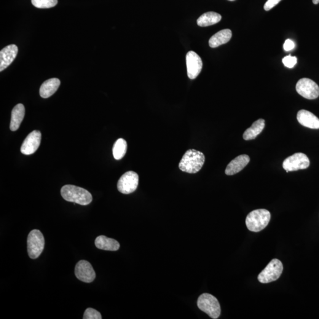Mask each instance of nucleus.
Returning <instances> with one entry per match:
<instances>
[{
  "label": "nucleus",
  "mask_w": 319,
  "mask_h": 319,
  "mask_svg": "<svg viewBox=\"0 0 319 319\" xmlns=\"http://www.w3.org/2000/svg\"><path fill=\"white\" fill-rule=\"evenodd\" d=\"M205 155L196 150H189L182 157L179 163L180 169L184 172L194 174L199 171L204 165Z\"/></svg>",
  "instance_id": "obj_1"
},
{
  "label": "nucleus",
  "mask_w": 319,
  "mask_h": 319,
  "mask_svg": "<svg viewBox=\"0 0 319 319\" xmlns=\"http://www.w3.org/2000/svg\"><path fill=\"white\" fill-rule=\"evenodd\" d=\"M249 161H250V158L248 155H239L229 163L225 170V174L227 175L232 176L239 173L247 166Z\"/></svg>",
  "instance_id": "obj_14"
},
{
  "label": "nucleus",
  "mask_w": 319,
  "mask_h": 319,
  "mask_svg": "<svg viewBox=\"0 0 319 319\" xmlns=\"http://www.w3.org/2000/svg\"><path fill=\"white\" fill-rule=\"evenodd\" d=\"M297 93L308 100H315L319 96V87L316 82L309 78H302L297 82Z\"/></svg>",
  "instance_id": "obj_9"
},
{
  "label": "nucleus",
  "mask_w": 319,
  "mask_h": 319,
  "mask_svg": "<svg viewBox=\"0 0 319 319\" xmlns=\"http://www.w3.org/2000/svg\"><path fill=\"white\" fill-rule=\"evenodd\" d=\"M232 37V31L229 29H224L218 32L211 37L209 41L211 47L215 48L219 46L227 44Z\"/></svg>",
  "instance_id": "obj_19"
},
{
  "label": "nucleus",
  "mask_w": 319,
  "mask_h": 319,
  "mask_svg": "<svg viewBox=\"0 0 319 319\" xmlns=\"http://www.w3.org/2000/svg\"><path fill=\"white\" fill-rule=\"evenodd\" d=\"M197 304L199 309L211 318L218 319L221 315V306L218 300L212 294L204 293L200 295Z\"/></svg>",
  "instance_id": "obj_4"
},
{
  "label": "nucleus",
  "mask_w": 319,
  "mask_h": 319,
  "mask_svg": "<svg viewBox=\"0 0 319 319\" xmlns=\"http://www.w3.org/2000/svg\"><path fill=\"white\" fill-rule=\"evenodd\" d=\"M31 3L39 9H49L57 5L58 0H31Z\"/></svg>",
  "instance_id": "obj_23"
},
{
  "label": "nucleus",
  "mask_w": 319,
  "mask_h": 319,
  "mask_svg": "<svg viewBox=\"0 0 319 319\" xmlns=\"http://www.w3.org/2000/svg\"><path fill=\"white\" fill-rule=\"evenodd\" d=\"M222 19V16L218 13L210 12L204 13L200 16L197 20L198 26L207 27L218 23Z\"/></svg>",
  "instance_id": "obj_21"
},
{
  "label": "nucleus",
  "mask_w": 319,
  "mask_h": 319,
  "mask_svg": "<svg viewBox=\"0 0 319 319\" xmlns=\"http://www.w3.org/2000/svg\"><path fill=\"white\" fill-rule=\"evenodd\" d=\"M297 119L300 124L304 127L311 129H319V119L307 110H300L297 113Z\"/></svg>",
  "instance_id": "obj_15"
},
{
  "label": "nucleus",
  "mask_w": 319,
  "mask_h": 319,
  "mask_svg": "<svg viewBox=\"0 0 319 319\" xmlns=\"http://www.w3.org/2000/svg\"><path fill=\"white\" fill-rule=\"evenodd\" d=\"M127 143L124 139L120 138L115 141L112 149L114 159L117 160L122 159L127 152Z\"/></svg>",
  "instance_id": "obj_22"
},
{
  "label": "nucleus",
  "mask_w": 319,
  "mask_h": 319,
  "mask_svg": "<svg viewBox=\"0 0 319 319\" xmlns=\"http://www.w3.org/2000/svg\"><path fill=\"white\" fill-rule=\"evenodd\" d=\"M25 115V106L18 104L15 106L12 112V119L10 122V130L12 131L17 130L22 122Z\"/></svg>",
  "instance_id": "obj_17"
},
{
  "label": "nucleus",
  "mask_w": 319,
  "mask_h": 319,
  "mask_svg": "<svg viewBox=\"0 0 319 319\" xmlns=\"http://www.w3.org/2000/svg\"><path fill=\"white\" fill-rule=\"evenodd\" d=\"M229 1H235V0H229Z\"/></svg>",
  "instance_id": "obj_29"
},
{
  "label": "nucleus",
  "mask_w": 319,
  "mask_h": 319,
  "mask_svg": "<svg viewBox=\"0 0 319 319\" xmlns=\"http://www.w3.org/2000/svg\"><path fill=\"white\" fill-rule=\"evenodd\" d=\"M101 313L92 308H88L84 313V319H101Z\"/></svg>",
  "instance_id": "obj_24"
},
{
  "label": "nucleus",
  "mask_w": 319,
  "mask_h": 319,
  "mask_svg": "<svg viewBox=\"0 0 319 319\" xmlns=\"http://www.w3.org/2000/svg\"><path fill=\"white\" fill-rule=\"evenodd\" d=\"M139 177L135 171H127L118 182L117 188L122 194L128 195L136 191L137 188Z\"/></svg>",
  "instance_id": "obj_8"
},
{
  "label": "nucleus",
  "mask_w": 319,
  "mask_h": 319,
  "mask_svg": "<svg viewBox=\"0 0 319 319\" xmlns=\"http://www.w3.org/2000/svg\"><path fill=\"white\" fill-rule=\"evenodd\" d=\"M75 273L77 279L84 283H92L96 277L92 265L85 260L77 262L75 267Z\"/></svg>",
  "instance_id": "obj_10"
},
{
  "label": "nucleus",
  "mask_w": 319,
  "mask_h": 319,
  "mask_svg": "<svg viewBox=\"0 0 319 319\" xmlns=\"http://www.w3.org/2000/svg\"><path fill=\"white\" fill-rule=\"evenodd\" d=\"M61 197L68 202L77 203L80 205H88L92 201L91 193L82 187L67 184L61 189Z\"/></svg>",
  "instance_id": "obj_2"
},
{
  "label": "nucleus",
  "mask_w": 319,
  "mask_h": 319,
  "mask_svg": "<svg viewBox=\"0 0 319 319\" xmlns=\"http://www.w3.org/2000/svg\"><path fill=\"white\" fill-rule=\"evenodd\" d=\"M45 238L39 230L34 229L29 233L28 238V251L29 257L36 259L45 247Z\"/></svg>",
  "instance_id": "obj_6"
},
{
  "label": "nucleus",
  "mask_w": 319,
  "mask_h": 319,
  "mask_svg": "<svg viewBox=\"0 0 319 319\" xmlns=\"http://www.w3.org/2000/svg\"><path fill=\"white\" fill-rule=\"evenodd\" d=\"M42 135L39 131L34 130L27 137L21 147V152L25 155L34 153L41 143Z\"/></svg>",
  "instance_id": "obj_12"
},
{
  "label": "nucleus",
  "mask_w": 319,
  "mask_h": 319,
  "mask_svg": "<svg viewBox=\"0 0 319 319\" xmlns=\"http://www.w3.org/2000/svg\"><path fill=\"white\" fill-rule=\"evenodd\" d=\"M96 247L103 250L116 251L119 250L120 245L117 241L104 235L99 236L95 241Z\"/></svg>",
  "instance_id": "obj_18"
},
{
  "label": "nucleus",
  "mask_w": 319,
  "mask_h": 319,
  "mask_svg": "<svg viewBox=\"0 0 319 319\" xmlns=\"http://www.w3.org/2000/svg\"><path fill=\"white\" fill-rule=\"evenodd\" d=\"M271 214L269 211L260 209L252 211L246 218V225L252 232H258L265 228L269 224Z\"/></svg>",
  "instance_id": "obj_3"
},
{
  "label": "nucleus",
  "mask_w": 319,
  "mask_h": 319,
  "mask_svg": "<svg viewBox=\"0 0 319 319\" xmlns=\"http://www.w3.org/2000/svg\"><path fill=\"white\" fill-rule=\"evenodd\" d=\"M186 59L187 75L190 79H195L202 71V60L194 51H190L187 53Z\"/></svg>",
  "instance_id": "obj_11"
},
{
  "label": "nucleus",
  "mask_w": 319,
  "mask_h": 319,
  "mask_svg": "<svg viewBox=\"0 0 319 319\" xmlns=\"http://www.w3.org/2000/svg\"><path fill=\"white\" fill-rule=\"evenodd\" d=\"M310 160L307 155L297 152L287 158L284 161L283 167L287 173L299 170L305 169L309 167Z\"/></svg>",
  "instance_id": "obj_7"
},
{
  "label": "nucleus",
  "mask_w": 319,
  "mask_h": 319,
  "mask_svg": "<svg viewBox=\"0 0 319 319\" xmlns=\"http://www.w3.org/2000/svg\"><path fill=\"white\" fill-rule=\"evenodd\" d=\"M265 127V120L259 119L255 122L251 127L248 128L243 135L245 140H254L261 134Z\"/></svg>",
  "instance_id": "obj_20"
},
{
  "label": "nucleus",
  "mask_w": 319,
  "mask_h": 319,
  "mask_svg": "<svg viewBox=\"0 0 319 319\" xmlns=\"http://www.w3.org/2000/svg\"><path fill=\"white\" fill-rule=\"evenodd\" d=\"M313 2L315 4H318L319 3V0H313Z\"/></svg>",
  "instance_id": "obj_28"
},
{
  "label": "nucleus",
  "mask_w": 319,
  "mask_h": 319,
  "mask_svg": "<svg viewBox=\"0 0 319 319\" xmlns=\"http://www.w3.org/2000/svg\"><path fill=\"white\" fill-rule=\"evenodd\" d=\"M295 44L293 40L288 39L286 40L285 42H284L283 47L284 49L287 51V52L293 50Z\"/></svg>",
  "instance_id": "obj_27"
},
{
  "label": "nucleus",
  "mask_w": 319,
  "mask_h": 319,
  "mask_svg": "<svg viewBox=\"0 0 319 319\" xmlns=\"http://www.w3.org/2000/svg\"><path fill=\"white\" fill-rule=\"evenodd\" d=\"M283 271V265L279 259H273L258 276L260 283L266 284L273 282L280 278Z\"/></svg>",
  "instance_id": "obj_5"
},
{
  "label": "nucleus",
  "mask_w": 319,
  "mask_h": 319,
  "mask_svg": "<svg viewBox=\"0 0 319 319\" xmlns=\"http://www.w3.org/2000/svg\"><path fill=\"white\" fill-rule=\"evenodd\" d=\"M18 53V47L15 45H10L4 48L0 52V71H4L9 66Z\"/></svg>",
  "instance_id": "obj_13"
},
{
  "label": "nucleus",
  "mask_w": 319,
  "mask_h": 319,
  "mask_svg": "<svg viewBox=\"0 0 319 319\" xmlns=\"http://www.w3.org/2000/svg\"><path fill=\"white\" fill-rule=\"evenodd\" d=\"M61 85L60 80L52 78L46 80L40 88V95L43 98H48L54 94Z\"/></svg>",
  "instance_id": "obj_16"
},
{
  "label": "nucleus",
  "mask_w": 319,
  "mask_h": 319,
  "mask_svg": "<svg viewBox=\"0 0 319 319\" xmlns=\"http://www.w3.org/2000/svg\"><path fill=\"white\" fill-rule=\"evenodd\" d=\"M297 59L296 56H292L290 55L286 56L283 59L284 65L288 68H293L296 65Z\"/></svg>",
  "instance_id": "obj_25"
},
{
  "label": "nucleus",
  "mask_w": 319,
  "mask_h": 319,
  "mask_svg": "<svg viewBox=\"0 0 319 319\" xmlns=\"http://www.w3.org/2000/svg\"><path fill=\"white\" fill-rule=\"evenodd\" d=\"M281 0H267L265 2L264 6V9L265 11H269L274 8L275 5H277Z\"/></svg>",
  "instance_id": "obj_26"
}]
</instances>
